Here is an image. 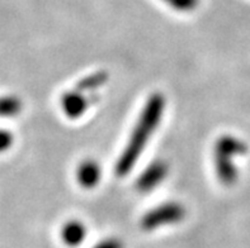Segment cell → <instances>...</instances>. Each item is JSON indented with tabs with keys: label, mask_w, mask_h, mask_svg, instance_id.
<instances>
[{
	"label": "cell",
	"mask_w": 250,
	"mask_h": 248,
	"mask_svg": "<svg viewBox=\"0 0 250 248\" xmlns=\"http://www.w3.org/2000/svg\"><path fill=\"white\" fill-rule=\"evenodd\" d=\"M165 96L160 93L150 95L143 112L140 114L136 126L133 127L130 139L116 164V175L125 177L135 167L139 157L145 151L147 142L159 127L165 110Z\"/></svg>",
	"instance_id": "obj_1"
},
{
	"label": "cell",
	"mask_w": 250,
	"mask_h": 248,
	"mask_svg": "<svg viewBox=\"0 0 250 248\" xmlns=\"http://www.w3.org/2000/svg\"><path fill=\"white\" fill-rule=\"evenodd\" d=\"M248 153L247 142L232 134L221 135L213 148L216 176L224 186H232L239 179L235 160Z\"/></svg>",
	"instance_id": "obj_2"
},
{
	"label": "cell",
	"mask_w": 250,
	"mask_h": 248,
	"mask_svg": "<svg viewBox=\"0 0 250 248\" xmlns=\"http://www.w3.org/2000/svg\"><path fill=\"white\" fill-rule=\"evenodd\" d=\"M186 214H187V210L183 204L178 201H167L151 210L146 211L141 218L140 226L146 232H151L162 227L181 223L186 218Z\"/></svg>",
	"instance_id": "obj_3"
},
{
	"label": "cell",
	"mask_w": 250,
	"mask_h": 248,
	"mask_svg": "<svg viewBox=\"0 0 250 248\" xmlns=\"http://www.w3.org/2000/svg\"><path fill=\"white\" fill-rule=\"evenodd\" d=\"M99 100V95L97 93L90 94V96H86L85 93L79 91L74 88L73 90L66 91L61 96V108L63 113L70 119H78L84 115L88 108L92 104L97 103Z\"/></svg>",
	"instance_id": "obj_4"
},
{
	"label": "cell",
	"mask_w": 250,
	"mask_h": 248,
	"mask_svg": "<svg viewBox=\"0 0 250 248\" xmlns=\"http://www.w3.org/2000/svg\"><path fill=\"white\" fill-rule=\"evenodd\" d=\"M169 173V165L164 160H156L149 165L137 177L136 189L140 192H149L158 188Z\"/></svg>",
	"instance_id": "obj_5"
},
{
	"label": "cell",
	"mask_w": 250,
	"mask_h": 248,
	"mask_svg": "<svg viewBox=\"0 0 250 248\" xmlns=\"http://www.w3.org/2000/svg\"><path fill=\"white\" fill-rule=\"evenodd\" d=\"M102 179V169L95 160L82 161L76 169V181L82 188L93 189Z\"/></svg>",
	"instance_id": "obj_6"
},
{
	"label": "cell",
	"mask_w": 250,
	"mask_h": 248,
	"mask_svg": "<svg viewBox=\"0 0 250 248\" xmlns=\"http://www.w3.org/2000/svg\"><path fill=\"white\" fill-rule=\"evenodd\" d=\"M86 237L85 226L79 220H69L61 229V238L67 247H78Z\"/></svg>",
	"instance_id": "obj_7"
},
{
	"label": "cell",
	"mask_w": 250,
	"mask_h": 248,
	"mask_svg": "<svg viewBox=\"0 0 250 248\" xmlns=\"http://www.w3.org/2000/svg\"><path fill=\"white\" fill-rule=\"evenodd\" d=\"M108 79H109V75L107 74V71H97V73L86 75L85 77L79 80L78 84L75 85V89L85 93V94L86 93L88 94H94L102 86H104L107 84Z\"/></svg>",
	"instance_id": "obj_8"
},
{
	"label": "cell",
	"mask_w": 250,
	"mask_h": 248,
	"mask_svg": "<svg viewBox=\"0 0 250 248\" xmlns=\"http://www.w3.org/2000/svg\"><path fill=\"white\" fill-rule=\"evenodd\" d=\"M23 110V101L17 95L0 96V118H14Z\"/></svg>",
	"instance_id": "obj_9"
},
{
	"label": "cell",
	"mask_w": 250,
	"mask_h": 248,
	"mask_svg": "<svg viewBox=\"0 0 250 248\" xmlns=\"http://www.w3.org/2000/svg\"><path fill=\"white\" fill-rule=\"evenodd\" d=\"M200 0H169L168 4L178 12H190L196 9Z\"/></svg>",
	"instance_id": "obj_10"
},
{
	"label": "cell",
	"mask_w": 250,
	"mask_h": 248,
	"mask_svg": "<svg viewBox=\"0 0 250 248\" xmlns=\"http://www.w3.org/2000/svg\"><path fill=\"white\" fill-rule=\"evenodd\" d=\"M14 143V135L10 131L0 128V153H4L10 150Z\"/></svg>",
	"instance_id": "obj_11"
},
{
	"label": "cell",
	"mask_w": 250,
	"mask_h": 248,
	"mask_svg": "<svg viewBox=\"0 0 250 248\" xmlns=\"http://www.w3.org/2000/svg\"><path fill=\"white\" fill-rule=\"evenodd\" d=\"M93 248H125V245L118 238L112 237V238L103 239V241L97 243Z\"/></svg>",
	"instance_id": "obj_12"
}]
</instances>
